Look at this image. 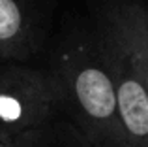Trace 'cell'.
<instances>
[{"mask_svg":"<svg viewBox=\"0 0 148 147\" xmlns=\"http://www.w3.org/2000/svg\"><path fill=\"white\" fill-rule=\"evenodd\" d=\"M51 74L60 89L62 110L75 119L92 145L130 147L120 125L114 83L96 28L69 34L54 53Z\"/></svg>","mask_w":148,"mask_h":147,"instance_id":"obj_1","label":"cell"},{"mask_svg":"<svg viewBox=\"0 0 148 147\" xmlns=\"http://www.w3.org/2000/svg\"><path fill=\"white\" fill-rule=\"evenodd\" d=\"M94 17V28L114 83L120 125L126 141L130 147H148V89L145 77L135 62L126 36L105 4L96 10Z\"/></svg>","mask_w":148,"mask_h":147,"instance_id":"obj_2","label":"cell"},{"mask_svg":"<svg viewBox=\"0 0 148 147\" xmlns=\"http://www.w3.org/2000/svg\"><path fill=\"white\" fill-rule=\"evenodd\" d=\"M62 110L54 76L25 62H0V136L15 140L45 128Z\"/></svg>","mask_w":148,"mask_h":147,"instance_id":"obj_3","label":"cell"},{"mask_svg":"<svg viewBox=\"0 0 148 147\" xmlns=\"http://www.w3.org/2000/svg\"><path fill=\"white\" fill-rule=\"evenodd\" d=\"M36 47V28L25 0H0V62H26Z\"/></svg>","mask_w":148,"mask_h":147,"instance_id":"obj_4","label":"cell"},{"mask_svg":"<svg viewBox=\"0 0 148 147\" xmlns=\"http://www.w3.org/2000/svg\"><path fill=\"white\" fill-rule=\"evenodd\" d=\"M105 6L126 36L148 89V8L126 0H111Z\"/></svg>","mask_w":148,"mask_h":147,"instance_id":"obj_5","label":"cell"},{"mask_svg":"<svg viewBox=\"0 0 148 147\" xmlns=\"http://www.w3.org/2000/svg\"><path fill=\"white\" fill-rule=\"evenodd\" d=\"M13 144H15V147H36V130L17 136L13 140Z\"/></svg>","mask_w":148,"mask_h":147,"instance_id":"obj_6","label":"cell"},{"mask_svg":"<svg viewBox=\"0 0 148 147\" xmlns=\"http://www.w3.org/2000/svg\"><path fill=\"white\" fill-rule=\"evenodd\" d=\"M0 147H15V144H13V140H10V138L0 136Z\"/></svg>","mask_w":148,"mask_h":147,"instance_id":"obj_7","label":"cell"},{"mask_svg":"<svg viewBox=\"0 0 148 147\" xmlns=\"http://www.w3.org/2000/svg\"><path fill=\"white\" fill-rule=\"evenodd\" d=\"M105 147H122V145H105Z\"/></svg>","mask_w":148,"mask_h":147,"instance_id":"obj_8","label":"cell"}]
</instances>
